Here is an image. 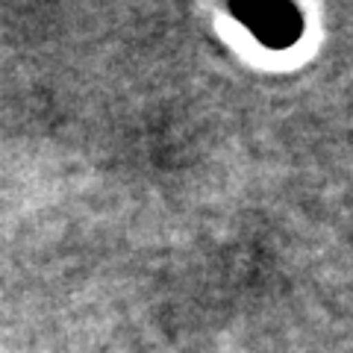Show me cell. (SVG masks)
<instances>
[{
    "mask_svg": "<svg viewBox=\"0 0 353 353\" xmlns=\"http://www.w3.org/2000/svg\"><path fill=\"white\" fill-rule=\"evenodd\" d=\"M241 27L271 50H285L303 36V15L294 3H259L233 9Z\"/></svg>",
    "mask_w": 353,
    "mask_h": 353,
    "instance_id": "obj_1",
    "label": "cell"
}]
</instances>
